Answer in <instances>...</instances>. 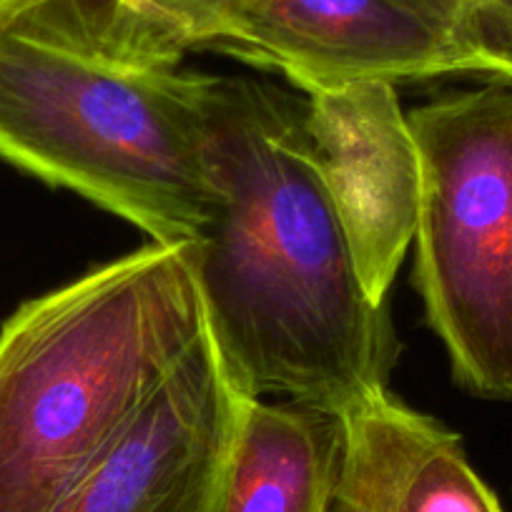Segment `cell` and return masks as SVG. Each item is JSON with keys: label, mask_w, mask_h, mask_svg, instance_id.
<instances>
[{"label": "cell", "mask_w": 512, "mask_h": 512, "mask_svg": "<svg viewBox=\"0 0 512 512\" xmlns=\"http://www.w3.org/2000/svg\"><path fill=\"white\" fill-rule=\"evenodd\" d=\"M206 169L211 209L191 262L209 332L241 387L337 417L387 392L395 329L364 292L304 103L209 76Z\"/></svg>", "instance_id": "6da1fadb"}, {"label": "cell", "mask_w": 512, "mask_h": 512, "mask_svg": "<svg viewBox=\"0 0 512 512\" xmlns=\"http://www.w3.org/2000/svg\"><path fill=\"white\" fill-rule=\"evenodd\" d=\"M332 512H382L377 505H372L369 500L359 497L357 492L347 490V487H337V497H334Z\"/></svg>", "instance_id": "7c38bea8"}, {"label": "cell", "mask_w": 512, "mask_h": 512, "mask_svg": "<svg viewBox=\"0 0 512 512\" xmlns=\"http://www.w3.org/2000/svg\"><path fill=\"white\" fill-rule=\"evenodd\" d=\"M206 329L191 244H149L0 329V512H56Z\"/></svg>", "instance_id": "3957f363"}, {"label": "cell", "mask_w": 512, "mask_h": 512, "mask_svg": "<svg viewBox=\"0 0 512 512\" xmlns=\"http://www.w3.org/2000/svg\"><path fill=\"white\" fill-rule=\"evenodd\" d=\"M492 68V81L512 86V0H450Z\"/></svg>", "instance_id": "8fae6325"}, {"label": "cell", "mask_w": 512, "mask_h": 512, "mask_svg": "<svg viewBox=\"0 0 512 512\" xmlns=\"http://www.w3.org/2000/svg\"><path fill=\"white\" fill-rule=\"evenodd\" d=\"M339 485L382 512H505L460 435L382 392L342 415Z\"/></svg>", "instance_id": "ba28073f"}, {"label": "cell", "mask_w": 512, "mask_h": 512, "mask_svg": "<svg viewBox=\"0 0 512 512\" xmlns=\"http://www.w3.org/2000/svg\"><path fill=\"white\" fill-rule=\"evenodd\" d=\"M420 151L415 284L457 382L512 400V86L407 113Z\"/></svg>", "instance_id": "277c9868"}, {"label": "cell", "mask_w": 512, "mask_h": 512, "mask_svg": "<svg viewBox=\"0 0 512 512\" xmlns=\"http://www.w3.org/2000/svg\"><path fill=\"white\" fill-rule=\"evenodd\" d=\"M342 462V417L249 397L216 512H332Z\"/></svg>", "instance_id": "9c48e42d"}, {"label": "cell", "mask_w": 512, "mask_h": 512, "mask_svg": "<svg viewBox=\"0 0 512 512\" xmlns=\"http://www.w3.org/2000/svg\"><path fill=\"white\" fill-rule=\"evenodd\" d=\"M249 397L206 324L56 512H216Z\"/></svg>", "instance_id": "8992f818"}, {"label": "cell", "mask_w": 512, "mask_h": 512, "mask_svg": "<svg viewBox=\"0 0 512 512\" xmlns=\"http://www.w3.org/2000/svg\"><path fill=\"white\" fill-rule=\"evenodd\" d=\"M134 0L0 6V159L86 196L154 244L209 221L206 83Z\"/></svg>", "instance_id": "7a4b0ae2"}, {"label": "cell", "mask_w": 512, "mask_h": 512, "mask_svg": "<svg viewBox=\"0 0 512 512\" xmlns=\"http://www.w3.org/2000/svg\"><path fill=\"white\" fill-rule=\"evenodd\" d=\"M3 3H8V0H0V6H3Z\"/></svg>", "instance_id": "4fadbf2b"}, {"label": "cell", "mask_w": 512, "mask_h": 512, "mask_svg": "<svg viewBox=\"0 0 512 512\" xmlns=\"http://www.w3.org/2000/svg\"><path fill=\"white\" fill-rule=\"evenodd\" d=\"M304 128L337 204L359 279L384 304L420 211V151L390 83H342L309 91Z\"/></svg>", "instance_id": "52a82bcc"}, {"label": "cell", "mask_w": 512, "mask_h": 512, "mask_svg": "<svg viewBox=\"0 0 512 512\" xmlns=\"http://www.w3.org/2000/svg\"><path fill=\"white\" fill-rule=\"evenodd\" d=\"M204 48L282 71L304 91L472 73L485 53L450 0H251Z\"/></svg>", "instance_id": "5b68a950"}, {"label": "cell", "mask_w": 512, "mask_h": 512, "mask_svg": "<svg viewBox=\"0 0 512 512\" xmlns=\"http://www.w3.org/2000/svg\"><path fill=\"white\" fill-rule=\"evenodd\" d=\"M186 48H204L216 31L251 0H134Z\"/></svg>", "instance_id": "30bf717a"}]
</instances>
